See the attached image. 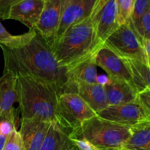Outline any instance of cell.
<instances>
[{
  "mask_svg": "<svg viewBox=\"0 0 150 150\" xmlns=\"http://www.w3.org/2000/svg\"><path fill=\"white\" fill-rule=\"evenodd\" d=\"M4 60V71L20 73L55 86L60 92H71L67 68L58 62L51 45L35 29L26 42L14 48L0 45Z\"/></svg>",
  "mask_w": 150,
  "mask_h": 150,
  "instance_id": "cell-1",
  "label": "cell"
},
{
  "mask_svg": "<svg viewBox=\"0 0 150 150\" xmlns=\"http://www.w3.org/2000/svg\"><path fill=\"white\" fill-rule=\"evenodd\" d=\"M16 75L17 102L21 118L59 124V91L51 84L20 73Z\"/></svg>",
  "mask_w": 150,
  "mask_h": 150,
  "instance_id": "cell-2",
  "label": "cell"
},
{
  "mask_svg": "<svg viewBox=\"0 0 150 150\" xmlns=\"http://www.w3.org/2000/svg\"><path fill=\"white\" fill-rule=\"evenodd\" d=\"M100 48L91 15L70 26L51 46L56 59L67 69L95 55Z\"/></svg>",
  "mask_w": 150,
  "mask_h": 150,
  "instance_id": "cell-3",
  "label": "cell"
},
{
  "mask_svg": "<svg viewBox=\"0 0 150 150\" xmlns=\"http://www.w3.org/2000/svg\"><path fill=\"white\" fill-rule=\"evenodd\" d=\"M130 135V127L96 116L70 132V137L84 139L100 149L121 150L123 149Z\"/></svg>",
  "mask_w": 150,
  "mask_h": 150,
  "instance_id": "cell-4",
  "label": "cell"
},
{
  "mask_svg": "<svg viewBox=\"0 0 150 150\" xmlns=\"http://www.w3.org/2000/svg\"><path fill=\"white\" fill-rule=\"evenodd\" d=\"M103 45L122 59L139 61L150 67L142 42L128 21L119 26L104 42Z\"/></svg>",
  "mask_w": 150,
  "mask_h": 150,
  "instance_id": "cell-5",
  "label": "cell"
},
{
  "mask_svg": "<svg viewBox=\"0 0 150 150\" xmlns=\"http://www.w3.org/2000/svg\"><path fill=\"white\" fill-rule=\"evenodd\" d=\"M98 116L76 92H64L59 97V125L70 132L83 122Z\"/></svg>",
  "mask_w": 150,
  "mask_h": 150,
  "instance_id": "cell-6",
  "label": "cell"
},
{
  "mask_svg": "<svg viewBox=\"0 0 150 150\" xmlns=\"http://www.w3.org/2000/svg\"><path fill=\"white\" fill-rule=\"evenodd\" d=\"M98 45L102 47L107 38L119 27L117 0H98L91 14Z\"/></svg>",
  "mask_w": 150,
  "mask_h": 150,
  "instance_id": "cell-7",
  "label": "cell"
},
{
  "mask_svg": "<svg viewBox=\"0 0 150 150\" xmlns=\"http://www.w3.org/2000/svg\"><path fill=\"white\" fill-rule=\"evenodd\" d=\"M98 117L122 125L131 126L145 121H150V113L138 103L117 105H108L98 114Z\"/></svg>",
  "mask_w": 150,
  "mask_h": 150,
  "instance_id": "cell-8",
  "label": "cell"
},
{
  "mask_svg": "<svg viewBox=\"0 0 150 150\" xmlns=\"http://www.w3.org/2000/svg\"><path fill=\"white\" fill-rule=\"evenodd\" d=\"M64 3V0H45L40 17L34 28L51 47L55 41Z\"/></svg>",
  "mask_w": 150,
  "mask_h": 150,
  "instance_id": "cell-9",
  "label": "cell"
},
{
  "mask_svg": "<svg viewBox=\"0 0 150 150\" xmlns=\"http://www.w3.org/2000/svg\"><path fill=\"white\" fill-rule=\"evenodd\" d=\"M97 1L98 0H64L55 41L70 26L89 17L92 14Z\"/></svg>",
  "mask_w": 150,
  "mask_h": 150,
  "instance_id": "cell-10",
  "label": "cell"
},
{
  "mask_svg": "<svg viewBox=\"0 0 150 150\" xmlns=\"http://www.w3.org/2000/svg\"><path fill=\"white\" fill-rule=\"evenodd\" d=\"M95 59L96 65L102 68L108 74V78L125 81L133 86L130 71L125 59L109 48L103 45L95 54Z\"/></svg>",
  "mask_w": 150,
  "mask_h": 150,
  "instance_id": "cell-11",
  "label": "cell"
},
{
  "mask_svg": "<svg viewBox=\"0 0 150 150\" xmlns=\"http://www.w3.org/2000/svg\"><path fill=\"white\" fill-rule=\"evenodd\" d=\"M51 123L38 119L21 118L18 130L24 150H40Z\"/></svg>",
  "mask_w": 150,
  "mask_h": 150,
  "instance_id": "cell-12",
  "label": "cell"
},
{
  "mask_svg": "<svg viewBox=\"0 0 150 150\" xmlns=\"http://www.w3.org/2000/svg\"><path fill=\"white\" fill-rule=\"evenodd\" d=\"M45 0H22L10 7L7 19L20 21L32 29L39 21Z\"/></svg>",
  "mask_w": 150,
  "mask_h": 150,
  "instance_id": "cell-13",
  "label": "cell"
},
{
  "mask_svg": "<svg viewBox=\"0 0 150 150\" xmlns=\"http://www.w3.org/2000/svg\"><path fill=\"white\" fill-rule=\"evenodd\" d=\"M95 56V54L67 69L71 92H76V86L80 83H99Z\"/></svg>",
  "mask_w": 150,
  "mask_h": 150,
  "instance_id": "cell-14",
  "label": "cell"
},
{
  "mask_svg": "<svg viewBox=\"0 0 150 150\" xmlns=\"http://www.w3.org/2000/svg\"><path fill=\"white\" fill-rule=\"evenodd\" d=\"M103 86L108 105L136 102L137 92L130 83L120 79L108 78Z\"/></svg>",
  "mask_w": 150,
  "mask_h": 150,
  "instance_id": "cell-15",
  "label": "cell"
},
{
  "mask_svg": "<svg viewBox=\"0 0 150 150\" xmlns=\"http://www.w3.org/2000/svg\"><path fill=\"white\" fill-rule=\"evenodd\" d=\"M76 93L87 103V105L97 113L108 106L105 88L103 83H80L76 87Z\"/></svg>",
  "mask_w": 150,
  "mask_h": 150,
  "instance_id": "cell-16",
  "label": "cell"
},
{
  "mask_svg": "<svg viewBox=\"0 0 150 150\" xmlns=\"http://www.w3.org/2000/svg\"><path fill=\"white\" fill-rule=\"evenodd\" d=\"M15 102H17L16 75L4 71L0 77V117L14 114Z\"/></svg>",
  "mask_w": 150,
  "mask_h": 150,
  "instance_id": "cell-17",
  "label": "cell"
},
{
  "mask_svg": "<svg viewBox=\"0 0 150 150\" xmlns=\"http://www.w3.org/2000/svg\"><path fill=\"white\" fill-rule=\"evenodd\" d=\"M70 133L57 123H51L40 150H69L73 145Z\"/></svg>",
  "mask_w": 150,
  "mask_h": 150,
  "instance_id": "cell-18",
  "label": "cell"
},
{
  "mask_svg": "<svg viewBox=\"0 0 150 150\" xmlns=\"http://www.w3.org/2000/svg\"><path fill=\"white\" fill-rule=\"evenodd\" d=\"M123 149L150 150V121L138 123L130 127V135Z\"/></svg>",
  "mask_w": 150,
  "mask_h": 150,
  "instance_id": "cell-19",
  "label": "cell"
},
{
  "mask_svg": "<svg viewBox=\"0 0 150 150\" xmlns=\"http://www.w3.org/2000/svg\"><path fill=\"white\" fill-rule=\"evenodd\" d=\"M125 61L128 67L133 86L136 92L150 90V67L136 60L125 59Z\"/></svg>",
  "mask_w": 150,
  "mask_h": 150,
  "instance_id": "cell-20",
  "label": "cell"
},
{
  "mask_svg": "<svg viewBox=\"0 0 150 150\" xmlns=\"http://www.w3.org/2000/svg\"><path fill=\"white\" fill-rule=\"evenodd\" d=\"M34 32L35 29H32L23 35H13L7 32L0 21V45H4L8 48L17 47L30 39Z\"/></svg>",
  "mask_w": 150,
  "mask_h": 150,
  "instance_id": "cell-21",
  "label": "cell"
},
{
  "mask_svg": "<svg viewBox=\"0 0 150 150\" xmlns=\"http://www.w3.org/2000/svg\"><path fill=\"white\" fill-rule=\"evenodd\" d=\"M149 8H150L149 0H135L133 13L130 16V18L129 19V22H130L132 29H133L136 35L139 37L141 42H142V39H141L140 33H139L141 19Z\"/></svg>",
  "mask_w": 150,
  "mask_h": 150,
  "instance_id": "cell-22",
  "label": "cell"
},
{
  "mask_svg": "<svg viewBox=\"0 0 150 150\" xmlns=\"http://www.w3.org/2000/svg\"><path fill=\"white\" fill-rule=\"evenodd\" d=\"M16 122L15 113L9 116L0 117V150H3L7 139L16 129Z\"/></svg>",
  "mask_w": 150,
  "mask_h": 150,
  "instance_id": "cell-23",
  "label": "cell"
},
{
  "mask_svg": "<svg viewBox=\"0 0 150 150\" xmlns=\"http://www.w3.org/2000/svg\"><path fill=\"white\" fill-rule=\"evenodd\" d=\"M135 0H117V19L119 26L127 23L130 18Z\"/></svg>",
  "mask_w": 150,
  "mask_h": 150,
  "instance_id": "cell-24",
  "label": "cell"
},
{
  "mask_svg": "<svg viewBox=\"0 0 150 150\" xmlns=\"http://www.w3.org/2000/svg\"><path fill=\"white\" fill-rule=\"evenodd\" d=\"M3 150H24L23 142L18 130L15 129L7 139Z\"/></svg>",
  "mask_w": 150,
  "mask_h": 150,
  "instance_id": "cell-25",
  "label": "cell"
},
{
  "mask_svg": "<svg viewBox=\"0 0 150 150\" xmlns=\"http://www.w3.org/2000/svg\"><path fill=\"white\" fill-rule=\"evenodd\" d=\"M139 33L142 41L143 39L150 40V8L146 10L141 19Z\"/></svg>",
  "mask_w": 150,
  "mask_h": 150,
  "instance_id": "cell-26",
  "label": "cell"
},
{
  "mask_svg": "<svg viewBox=\"0 0 150 150\" xmlns=\"http://www.w3.org/2000/svg\"><path fill=\"white\" fill-rule=\"evenodd\" d=\"M136 102L143 107L147 112L150 113V90L137 93Z\"/></svg>",
  "mask_w": 150,
  "mask_h": 150,
  "instance_id": "cell-27",
  "label": "cell"
},
{
  "mask_svg": "<svg viewBox=\"0 0 150 150\" xmlns=\"http://www.w3.org/2000/svg\"><path fill=\"white\" fill-rule=\"evenodd\" d=\"M71 139L72 142H73V145L77 148L78 150H105L100 149V148L97 147V146H94L91 143H89L87 141L84 140V139ZM121 150H125V149H121Z\"/></svg>",
  "mask_w": 150,
  "mask_h": 150,
  "instance_id": "cell-28",
  "label": "cell"
},
{
  "mask_svg": "<svg viewBox=\"0 0 150 150\" xmlns=\"http://www.w3.org/2000/svg\"><path fill=\"white\" fill-rule=\"evenodd\" d=\"M22 0H0V19L7 20L10 7Z\"/></svg>",
  "mask_w": 150,
  "mask_h": 150,
  "instance_id": "cell-29",
  "label": "cell"
},
{
  "mask_svg": "<svg viewBox=\"0 0 150 150\" xmlns=\"http://www.w3.org/2000/svg\"><path fill=\"white\" fill-rule=\"evenodd\" d=\"M142 46H143L144 51L145 53V55L147 57L148 59H150V40L149 39H143L142 41Z\"/></svg>",
  "mask_w": 150,
  "mask_h": 150,
  "instance_id": "cell-30",
  "label": "cell"
},
{
  "mask_svg": "<svg viewBox=\"0 0 150 150\" xmlns=\"http://www.w3.org/2000/svg\"><path fill=\"white\" fill-rule=\"evenodd\" d=\"M69 150H78V149L76 147V146H74V145H73V146H72V147L70 148V149Z\"/></svg>",
  "mask_w": 150,
  "mask_h": 150,
  "instance_id": "cell-31",
  "label": "cell"
}]
</instances>
